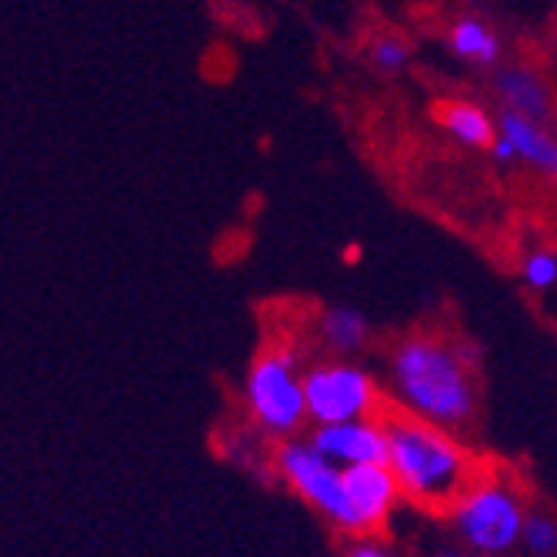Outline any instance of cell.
Instances as JSON below:
<instances>
[{"label":"cell","instance_id":"obj_12","mask_svg":"<svg viewBox=\"0 0 557 557\" xmlns=\"http://www.w3.org/2000/svg\"><path fill=\"white\" fill-rule=\"evenodd\" d=\"M318 337L334 358H350V354L364 350L371 337V324L358 308H350V304H334V308H327L318 318Z\"/></svg>","mask_w":557,"mask_h":557},{"label":"cell","instance_id":"obj_17","mask_svg":"<svg viewBox=\"0 0 557 557\" xmlns=\"http://www.w3.org/2000/svg\"><path fill=\"white\" fill-rule=\"evenodd\" d=\"M344 557H404V554L391 547L387 541H381L377 534H358V537H347Z\"/></svg>","mask_w":557,"mask_h":557},{"label":"cell","instance_id":"obj_18","mask_svg":"<svg viewBox=\"0 0 557 557\" xmlns=\"http://www.w3.org/2000/svg\"><path fill=\"white\" fill-rule=\"evenodd\" d=\"M491 158H494L497 164H511V161H518V150H515V144H511L508 134H500V131H497V137H494V144H491Z\"/></svg>","mask_w":557,"mask_h":557},{"label":"cell","instance_id":"obj_13","mask_svg":"<svg viewBox=\"0 0 557 557\" xmlns=\"http://www.w3.org/2000/svg\"><path fill=\"white\" fill-rule=\"evenodd\" d=\"M447 47L450 54L465 61V64H474V67H494L500 61V37L494 34V27L484 21V17H458L447 30Z\"/></svg>","mask_w":557,"mask_h":557},{"label":"cell","instance_id":"obj_5","mask_svg":"<svg viewBox=\"0 0 557 557\" xmlns=\"http://www.w3.org/2000/svg\"><path fill=\"white\" fill-rule=\"evenodd\" d=\"M274 471L334 531H341L347 537L361 534V521H358V515H354V504L347 497L344 468L327 461L308 437L281 441L274 450Z\"/></svg>","mask_w":557,"mask_h":557},{"label":"cell","instance_id":"obj_6","mask_svg":"<svg viewBox=\"0 0 557 557\" xmlns=\"http://www.w3.org/2000/svg\"><path fill=\"white\" fill-rule=\"evenodd\" d=\"M304 397H308L311 424L364 421V418H381L387 411L374 374L347 358L318 361L311 368H304Z\"/></svg>","mask_w":557,"mask_h":557},{"label":"cell","instance_id":"obj_7","mask_svg":"<svg viewBox=\"0 0 557 557\" xmlns=\"http://www.w3.org/2000/svg\"><path fill=\"white\" fill-rule=\"evenodd\" d=\"M308 441L337 468L387 461L384 414L381 418H364V421H344V424H314Z\"/></svg>","mask_w":557,"mask_h":557},{"label":"cell","instance_id":"obj_4","mask_svg":"<svg viewBox=\"0 0 557 557\" xmlns=\"http://www.w3.org/2000/svg\"><path fill=\"white\" fill-rule=\"evenodd\" d=\"M244 408L261 434L274 441H290L308 421V397H304V368L290 344L264 347L247 368Z\"/></svg>","mask_w":557,"mask_h":557},{"label":"cell","instance_id":"obj_16","mask_svg":"<svg viewBox=\"0 0 557 557\" xmlns=\"http://www.w3.org/2000/svg\"><path fill=\"white\" fill-rule=\"evenodd\" d=\"M521 277L534 290L554 287L557 284V255H550V250H534V255H528L521 264Z\"/></svg>","mask_w":557,"mask_h":557},{"label":"cell","instance_id":"obj_8","mask_svg":"<svg viewBox=\"0 0 557 557\" xmlns=\"http://www.w3.org/2000/svg\"><path fill=\"white\" fill-rule=\"evenodd\" d=\"M344 484H347V497L354 504V515L361 521V534H381L404 500V491H400L394 471L387 468V461L344 468Z\"/></svg>","mask_w":557,"mask_h":557},{"label":"cell","instance_id":"obj_19","mask_svg":"<svg viewBox=\"0 0 557 557\" xmlns=\"http://www.w3.org/2000/svg\"><path fill=\"white\" fill-rule=\"evenodd\" d=\"M421 557H481V554L468 550L465 544H461V547H454V544H441V547H434V550H424Z\"/></svg>","mask_w":557,"mask_h":557},{"label":"cell","instance_id":"obj_1","mask_svg":"<svg viewBox=\"0 0 557 557\" xmlns=\"http://www.w3.org/2000/svg\"><path fill=\"white\" fill-rule=\"evenodd\" d=\"M387 428V468L394 471L404 500L424 515L447 518L487 471L491 461L478 454L447 428L404 414L397 408L384 411Z\"/></svg>","mask_w":557,"mask_h":557},{"label":"cell","instance_id":"obj_2","mask_svg":"<svg viewBox=\"0 0 557 557\" xmlns=\"http://www.w3.org/2000/svg\"><path fill=\"white\" fill-rule=\"evenodd\" d=\"M387 387L397 411L447 428L471 431L478 421V377L471 350L434 334H411L391 347Z\"/></svg>","mask_w":557,"mask_h":557},{"label":"cell","instance_id":"obj_11","mask_svg":"<svg viewBox=\"0 0 557 557\" xmlns=\"http://www.w3.org/2000/svg\"><path fill=\"white\" fill-rule=\"evenodd\" d=\"M497 131L511 137L518 158H524L531 168L557 174V140L544 131V121H534L515 111H500Z\"/></svg>","mask_w":557,"mask_h":557},{"label":"cell","instance_id":"obj_14","mask_svg":"<svg viewBox=\"0 0 557 557\" xmlns=\"http://www.w3.org/2000/svg\"><path fill=\"white\" fill-rule=\"evenodd\" d=\"M521 550L528 557H557V518L547 511H528Z\"/></svg>","mask_w":557,"mask_h":557},{"label":"cell","instance_id":"obj_15","mask_svg":"<svg viewBox=\"0 0 557 557\" xmlns=\"http://www.w3.org/2000/svg\"><path fill=\"white\" fill-rule=\"evenodd\" d=\"M371 64L381 74H400L404 67L411 64V47L404 44L400 37H381L371 44Z\"/></svg>","mask_w":557,"mask_h":557},{"label":"cell","instance_id":"obj_9","mask_svg":"<svg viewBox=\"0 0 557 557\" xmlns=\"http://www.w3.org/2000/svg\"><path fill=\"white\" fill-rule=\"evenodd\" d=\"M494 94L504 104V111H515V114H524V117H534V121H547L550 117V108H554V97H550V87L547 81L531 71V67H500L494 71Z\"/></svg>","mask_w":557,"mask_h":557},{"label":"cell","instance_id":"obj_3","mask_svg":"<svg viewBox=\"0 0 557 557\" xmlns=\"http://www.w3.org/2000/svg\"><path fill=\"white\" fill-rule=\"evenodd\" d=\"M528 511L521 487L491 465V471L450 508L447 524L468 550L481 557H508L521 547Z\"/></svg>","mask_w":557,"mask_h":557},{"label":"cell","instance_id":"obj_10","mask_svg":"<svg viewBox=\"0 0 557 557\" xmlns=\"http://www.w3.org/2000/svg\"><path fill=\"white\" fill-rule=\"evenodd\" d=\"M434 117L454 140L474 150H491L497 137V121L471 100H441L434 104Z\"/></svg>","mask_w":557,"mask_h":557}]
</instances>
